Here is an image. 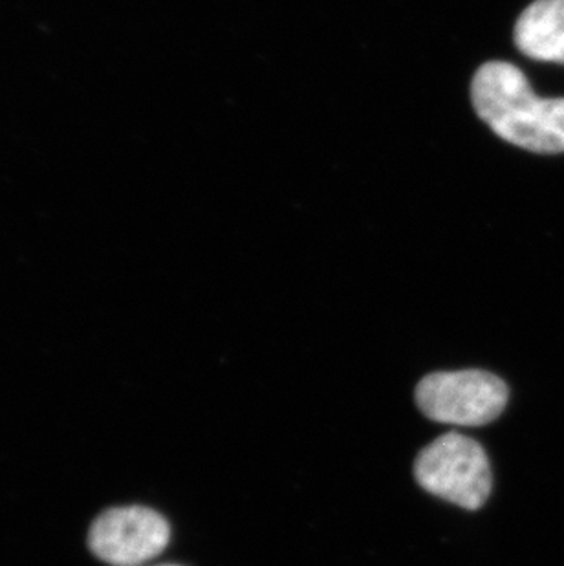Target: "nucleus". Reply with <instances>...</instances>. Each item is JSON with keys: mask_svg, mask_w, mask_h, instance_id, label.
<instances>
[{"mask_svg": "<svg viewBox=\"0 0 564 566\" xmlns=\"http://www.w3.org/2000/svg\"><path fill=\"white\" fill-rule=\"evenodd\" d=\"M169 539L167 518L145 506L111 507L88 530L92 554L113 566L144 565L160 556Z\"/></svg>", "mask_w": 564, "mask_h": 566, "instance_id": "obj_4", "label": "nucleus"}, {"mask_svg": "<svg viewBox=\"0 0 564 566\" xmlns=\"http://www.w3.org/2000/svg\"><path fill=\"white\" fill-rule=\"evenodd\" d=\"M160 566H180V565H160Z\"/></svg>", "mask_w": 564, "mask_h": 566, "instance_id": "obj_6", "label": "nucleus"}, {"mask_svg": "<svg viewBox=\"0 0 564 566\" xmlns=\"http://www.w3.org/2000/svg\"><path fill=\"white\" fill-rule=\"evenodd\" d=\"M515 44L535 61L564 64V0H535L515 24Z\"/></svg>", "mask_w": 564, "mask_h": 566, "instance_id": "obj_5", "label": "nucleus"}, {"mask_svg": "<svg viewBox=\"0 0 564 566\" xmlns=\"http://www.w3.org/2000/svg\"><path fill=\"white\" fill-rule=\"evenodd\" d=\"M510 389L504 379L468 369L435 373L416 387V403L429 420L449 426H485L501 417Z\"/></svg>", "mask_w": 564, "mask_h": 566, "instance_id": "obj_3", "label": "nucleus"}, {"mask_svg": "<svg viewBox=\"0 0 564 566\" xmlns=\"http://www.w3.org/2000/svg\"><path fill=\"white\" fill-rule=\"evenodd\" d=\"M471 99L479 118L502 139L539 155L564 153V97L537 96L515 64H482Z\"/></svg>", "mask_w": 564, "mask_h": 566, "instance_id": "obj_1", "label": "nucleus"}, {"mask_svg": "<svg viewBox=\"0 0 564 566\" xmlns=\"http://www.w3.org/2000/svg\"><path fill=\"white\" fill-rule=\"evenodd\" d=\"M415 476L426 492L471 512L484 506L493 488L484 448L460 433L442 434L421 449Z\"/></svg>", "mask_w": 564, "mask_h": 566, "instance_id": "obj_2", "label": "nucleus"}]
</instances>
